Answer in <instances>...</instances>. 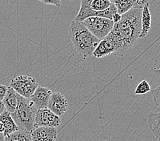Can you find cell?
Returning a JSON list of instances; mask_svg holds the SVG:
<instances>
[{
  "instance_id": "ba28073f",
  "label": "cell",
  "mask_w": 160,
  "mask_h": 141,
  "mask_svg": "<svg viewBox=\"0 0 160 141\" xmlns=\"http://www.w3.org/2000/svg\"><path fill=\"white\" fill-rule=\"evenodd\" d=\"M32 141H55L58 139L57 128L36 127L30 133Z\"/></svg>"
},
{
  "instance_id": "30bf717a",
  "label": "cell",
  "mask_w": 160,
  "mask_h": 141,
  "mask_svg": "<svg viewBox=\"0 0 160 141\" xmlns=\"http://www.w3.org/2000/svg\"><path fill=\"white\" fill-rule=\"evenodd\" d=\"M115 45L108 35L100 41L92 55L96 59H102L108 55L115 54Z\"/></svg>"
},
{
  "instance_id": "9c48e42d",
  "label": "cell",
  "mask_w": 160,
  "mask_h": 141,
  "mask_svg": "<svg viewBox=\"0 0 160 141\" xmlns=\"http://www.w3.org/2000/svg\"><path fill=\"white\" fill-rule=\"evenodd\" d=\"M51 94L52 91L47 87L38 86L29 99L37 109L47 108Z\"/></svg>"
},
{
  "instance_id": "484cf974",
  "label": "cell",
  "mask_w": 160,
  "mask_h": 141,
  "mask_svg": "<svg viewBox=\"0 0 160 141\" xmlns=\"http://www.w3.org/2000/svg\"><path fill=\"white\" fill-rule=\"evenodd\" d=\"M3 130H4V128H3V125L1 122H0V133H3Z\"/></svg>"
},
{
  "instance_id": "d6986e66",
  "label": "cell",
  "mask_w": 160,
  "mask_h": 141,
  "mask_svg": "<svg viewBox=\"0 0 160 141\" xmlns=\"http://www.w3.org/2000/svg\"><path fill=\"white\" fill-rule=\"evenodd\" d=\"M151 91V86L147 80H142L140 82L135 89V94L138 95H143L147 94Z\"/></svg>"
},
{
  "instance_id": "4fadbf2b",
  "label": "cell",
  "mask_w": 160,
  "mask_h": 141,
  "mask_svg": "<svg viewBox=\"0 0 160 141\" xmlns=\"http://www.w3.org/2000/svg\"><path fill=\"white\" fill-rule=\"evenodd\" d=\"M17 97L18 94L10 86L8 87L6 94L2 101L7 111L10 113H12L14 111L17 106Z\"/></svg>"
},
{
  "instance_id": "52a82bcc",
  "label": "cell",
  "mask_w": 160,
  "mask_h": 141,
  "mask_svg": "<svg viewBox=\"0 0 160 141\" xmlns=\"http://www.w3.org/2000/svg\"><path fill=\"white\" fill-rule=\"evenodd\" d=\"M68 102L63 94L60 92H52L47 108L58 116H62L67 111Z\"/></svg>"
},
{
  "instance_id": "4316f807",
  "label": "cell",
  "mask_w": 160,
  "mask_h": 141,
  "mask_svg": "<svg viewBox=\"0 0 160 141\" xmlns=\"http://www.w3.org/2000/svg\"><path fill=\"white\" fill-rule=\"evenodd\" d=\"M4 137L3 133H0V141H4Z\"/></svg>"
},
{
  "instance_id": "e0dca14e",
  "label": "cell",
  "mask_w": 160,
  "mask_h": 141,
  "mask_svg": "<svg viewBox=\"0 0 160 141\" xmlns=\"http://www.w3.org/2000/svg\"><path fill=\"white\" fill-rule=\"evenodd\" d=\"M4 141H32L29 133L22 130L15 131L4 137Z\"/></svg>"
},
{
  "instance_id": "8992f818",
  "label": "cell",
  "mask_w": 160,
  "mask_h": 141,
  "mask_svg": "<svg viewBox=\"0 0 160 141\" xmlns=\"http://www.w3.org/2000/svg\"><path fill=\"white\" fill-rule=\"evenodd\" d=\"M61 118L48 108L38 109L35 117L36 127L57 128L61 124Z\"/></svg>"
},
{
  "instance_id": "9a60e30c",
  "label": "cell",
  "mask_w": 160,
  "mask_h": 141,
  "mask_svg": "<svg viewBox=\"0 0 160 141\" xmlns=\"http://www.w3.org/2000/svg\"><path fill=\"white\" fill-rule=\"evenodd\" d=\"M160 113L150 112L148 115V125L151 132L158 140L160 139Z\"/></svg>"
},
{
  "instance_id": "7402d4cb",
  "label": "cell",
  "mask_w": 160,
  "mask_h": 141,
  "mask_svg": "<svg viewBox=\"0 0 160 141\" xmlns=\"http://www.w3.org/2000/svg\"><path fill=\"white\" fill-rule=\"evenodd\" d=\"M43 3L47 5H53L57 7H59L62 3V0H44Z\"/></svg>"
},
{
  "instance_id": "44dd1931",
  "label": "cell",
  "mask_w": 160,
  "mask_h": 141,
  "mask_svg": "<svg viewBox=\"0 0 160 141\" xmlns=\"http://www.w3.org/2000/svg\"><path fill=\"white\" fill-rule=\"evenodd\" d=\"M134 3V7H137V8H142L143 6L148 3V0H132Z\"/></svg>"
},
{
  "instance_id": "ac0fdd59",
  "label": "cell",
  "mask_w": 160,
  "mask_h": 141,
  "mask_svg": "<svg viewBox=\"0 0 160 141\" xmlns=\"http://www.w3.org/2000/svg\"><path fill=\"white\" fill-rule=\"evenodd\" d=\"M111 3L112 2H110V0H93L91 3V8L96 12H96H102L108 9Z\"/></svg>"
},
{
  "instance_id": "277c9868",
  "label": "cell",
  "mask_w": 160,
  "mask_h": 141,
  "mask_svg": "<svg viewBox=\"0 0 160 141\" xmlns=\"http://www.w3.org/2000/svg\"><path fill=\"white\" fill-rule=\"evenodd\" d=\"M82 22L87 29L100 40L108 35L114 26V22L111 20L99 16L89 17Z\"/></svg>"
},
{
  "instance_id": "7c38bea8",
  "label": "cell",
  "mask_w": 160,
  "mask_h": 141,
  "mask_svg": "<svg viewBox=\"0 0 160 141\" xmlns=\"http://www.w3.org/2000/svg\"><path fill=\"white\" fill-rule=\"evenodd\" d=\"M0 122H1L3 125L4 130H3V134L4 136L10 134L15 131L18 130L17 124H15L14 120L11 116L10 113L5 109L0 114Z\"/></svg>"
},
{
  "instance_id": "7a4b0ae2",
  "label": "cell",
  "mask_w": 160,
  "mask_h": 141,
  "mask_svg": "<svg viewBox=\"0 0 160 141\" xmlns=\"http://www.w3.org/2000/svg\"><path fill=\"white\" fill-rule=\"evenodd\" d=\"M69 33L76 51L84 59L92 55L100 41L87 29L82 22L72 21Z\"/></svg>"
},
{
  "instance_id": "83f0119b",
  "label": "cell",
  "mask_w": 160,
  "mask_h": 141,
  "mask_svg": "<svg viewBox=\"0 0 160 141\" xmlns=\"http://www.w3.org/2000/svg\"><path fill=\"white\" fill-rule=\"evenodd\" d=\"M37 1H40V2H43V1H44V0H37Z\"/></svg>"
},
{
  "instance_id": "6da1fadb",
  "label": "cell",
  "mask_w": 160,
  "mask_h": 141,
  "mask_svg": "<svg viewBox=\"0 0 160 141\" xmlns=\"http://www.w3.org/2000/svg\"><path fill=\"white\" fill-rule=\"evenodd\" d=\"M142 8L133 7L121 15L119 22L114 24L112 31L108 33L115 45V55L123 56L131 50L139 39L141 29Z\"/></svg>"
},
{
  "instance_id": "cb8c5ba5",
  "label": "cell",
  "mask_w": 160,
  "mask_h": 141,
  "mask_svg": "<svg viewBox=\"0 0 160 141\" xmlns=\"http://www.w3.org/2000/svg\"><path fill=\"white\" fill-rule=\"evenodd\" d=\"M121 18V15L119 14H118L117 12L112 16L111 21L114 22V24H115V23H117V22H119L120 21Z\"/></svg>"
},
{
  "instance_id": "5bb4252c",
  "label": "cell",
  "mask_w": 160,
  "mask_h": 141,
  "mask_svg": "<svg viewBox=\"0 0 160 141\" xmlns=\"http://www.w3.org/2000/svg\"><path fill=\"white\" fill-rule=\"evenodd\" d=\"M93 0H81V7L74 21L82 22L85 19L91 17L96 16V12L91 8V3Z\"/></svg>"
},
{
  "instance_id": "2e32d148",
  "label": "cell",
  "mask_w": 160,
  "mask_h": 141,
  "mask_svg": "<svg viewBox=\"0 0 160 141\" xmlns=\"http://www.w3.org/2000/svg\"><path fill=\"white\" fill-rule=\"evenodd\" d=\"M113 4L115 6L118 14L123 15L134 7L132 0H113Z\"/></svg>"
},
{
  "instance_id": "603a6c76",
  "label": "cell",
  "mask_w": 160,
  "mask_h": 141,
  "mask_svg": "<svg viewBox=\"0 0 160 141\" xmlns=\"http://www.w3.org/2000/svg\"><path fill=\"white\" fill-rule=\"evenodd\" d=\"M7 90H8L7 86L0 84V101H2L3 99L4 98L7 92Z\"/></svg>"
},
{
  "instance_id": "d4e9b609",
  "label": "cell",
  "mask_w": 160,
  "mask_h": 141,
  "mask_svg": "<svg viewBox=\"0 0 160 141\" xmlns=\"http://www.w3.org/2000/svg\"><path fill=\"white\" fill-rule=\"evenodd\" d=\"M5 110V106H4V105H3V102L0 101V114H1L3 110Z\"/></svg>"
},
{
  "instance_id": "f1b7e54d",
  "label": "cell",
  "mask_w": 160,
  "mask_h": 141,
  "mask_svg": "<svg viewBox=\"0 0 160 141\" xmlns=\"http://www.w3.org/2000/svg\"><path fill=\"white\" fill-rule=\"evenodd\" d=\"M70 1H72V0H70Z\"/></svg>"
},
{
  "instance_id": "3957f363",
  "label": "cell",
  "mask_w": 160,
  "mask_h": 141,
  "mask_svg": "<svg viewBox=\"0 0 160 141\" xmlns=\"http://www.w3.org/2000/svg\"><path fill=\"white\" fill-rule=\"evenodd\" d=\"M17 108L11 114L19 130L31 133L36 128L35 117L37 109L30 99L18 94Z\"/></svg>"
},
{
  "instance_id": "5b68a950",
  "label": "cell",
  "mask_w": 160,
  "mask_h": 141,
  "mask_svg": "<svg viewBox=\"0 0 160 141\" xmlns=\"http://www.w3.org/2000/svg\"><path fill=\"white\" fill-rule=\"evenodd\" d=\"M10 86L18 95L29 99L38 86V83L31 76L18 75L11 79Z\"/></svg>"
},
{
  "instance_id": "ffe728a7",
  "label": "cell",
  "mask_w": 160,
  "mask_h": 141,
  "mask_svg": "<svg viewBox=\"0 0 160 141\" xmlns=\"http://www.w3.org/2000/svg\"><path fill=\"white\" fill-rule=\"evenodd\" d=\"M160 86H158L157 87H155L153 90H152V96L153 98V101L155 103L156 106H157L158 109H159V104H160V91H159Z\"/></svg>"
},
{
  "instance_id": "8fae6325",
  "label": "cell",
  "mask_w": 160,
  "mask_h": 141,
  "mask_svg": "<svg viewBox=\"0 0 160 141\" xmlns=\"http://www.w3.org/2000/svg\"><path fill=\"white\" fill-rule=\"evenodd\" d=\"M141 29L139 38H144L150 31L151 27V14L149 10V3H147L142 8L141 13Z\"/></svg>"
}]
</instances>
